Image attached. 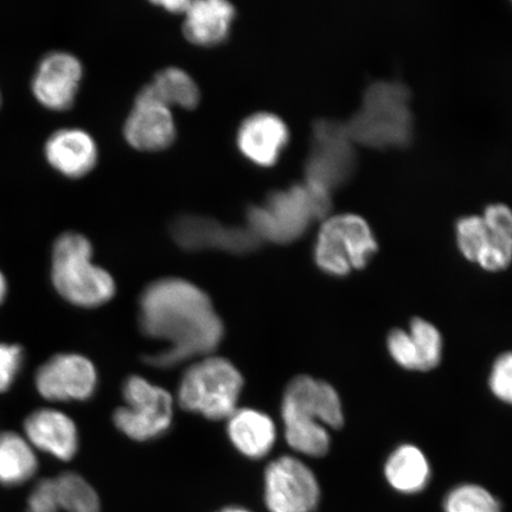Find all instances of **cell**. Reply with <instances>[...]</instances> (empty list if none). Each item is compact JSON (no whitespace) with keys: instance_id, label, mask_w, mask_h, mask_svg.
<instances>
[{"instance_id":"cb8c5ba5","label":"cell","mask_w":512,"mask_h":512,"mask_svg":"<svg viewBox=\"0 0 512 512\" xmlns=\"http://www.w3.org/2000/svg\"><path fill=\"white\" fill-rule=\"evenodd\" d=\"M142 91L168 107L176 105L191 110L200 102L197 83L184 70L175 67L160 70Z\"/></svg>"},{"instance_id":"3957f363","label":"cell","mask_w":512,"mask_h":512,"mask_svg":"<svg viewBox=\"0 0 512 512\" xmlns=\"http://www.w3.org/2000/svg\"><path fill=\"white\" fill-rule=\"evenodd\" d=\"M93 246L85 235L63 233L51 253V281L60 296L75 306L94 309L114 297L111 274L93 264Z\"/></svg>"},{"instance_id":"ba28073f","label":"cell","mask_w":512,"mask_h":512,"mask_svg":"<svg viewBox=\"0 0 512 512\" xmlns=\"http://www.w3.org/2000/svg\"><path fill=\"white\" fill-rule=\"evenodd\" d=\"M124 407L115 411V426L126 437L137 441L152 440L169 430L172 422V398L166 390L139 376L124 383Z\"/></svg>"},{"instance_id":"ac0fdd59","label":"cell","mask_w":512,"mask_h":512,"mask_svg":"<svg viewBox=\"0 0 512 512\" xmlns=\"http://www.w3.org/2000/svg\"><path fill=\"white\" fill-rule=\"evenodd\" d=\"M25 437L32 447L68 462L79 447L74 421L56 409L44 408L30 414L24 422Z\"/></svg>"},{"instance_id":"f1b7e54d","label":"cell","mask_w":512,"mask_h":512,"mask_svg":"<svg viewBox=\"0 0 512 512\" xmlns=\"http://www.w3.org/2000/svg\"><path fill=\"white\" fill-rule=\"evenodd\" d=\"M483 220L494 232L512 236V210L504 204H494L486 209Z\"/></svg>"},{"instance_id":"4316f807","label":"cell","mask_w":512,"mask_h":512,"mask_svg":"<svg viewBox=\"0 0 512 512\" xmlns=\"http://www.w3.org/2000/svg\"><path fill=\"white\" fill-rule=\"evenodd\" d=\"M490 388L499 400L512 405V352L502 355L494 364Z\"/></svg>"},{"instance_id":"9c48e42d","label":"cell","mask_w":512,"mask_h":512,"mask_svg":"<svg viewBox=\"0 0 512 512\" xmlns=\"http://www.w3.org/2000/svg\"><path fill=\"white\" fill-rule=\"evenodd\" d=\"M347 126L320 120L313 126L312 147L306 162L307 182L332 191L348 182L356 168V155Z\"/></svg>"},{"instance_id":"7402d4cb","label":"cell","mask_w":512,"mask_h":512,"mask_svg":"<svg viewBox=\"0 0 512 512\" xmlns=\"http://www.w3.org/2000/svg\"><path fill=\"white\" fill-rule=\"evenodd\" d=\"M384 476L396 491L418 494L430 482L431 467L418 447L403 445L390 454L384 466Z\"/></svg>"},{"instance_id":"8fae6325","label":"cell","mask_w":512,"mask_h":512,"mask_svg":"<svg viewBox=\"0 0 512 512\" xmlns=\"http://www.w3.org/2000/svg\"><path fill=\"white\" fill-rule=\"evenodd\" d=\"M35 382L38 393L49 401H85L94 394L98 375L88 358L61 354L37 370Z\"/></svg>"},{"instance_id":"4fadbf2b","label":"cell","mask_w":512,"mask_h":512,"mask_svg":"<svg viewBox=\"0 0 512 512\" xmlns=\"http://www.w3.org/2000/svg\"><path fill=\"white\" fill-rule=\"evenodd\" d=\"M27 512H100V499L85 478L66 472L35 486Z\"/></svg>"},{"instance_id":"2e32d148","label":"cell","mask_w":512,"mask_h":512,"mask_svg":"<svg viewBox=\"0 0 512 512\" xmlns=\"http://www.w3.org/2000/svg\"><path fill=\"white\" fill-rule=\"evenodd\" d=\"M388 349L394 361L407 370L428 371L438 366L443 339L434 325L415 318L411 331L394 330L388 337Z\"/></svg>"},{"instance_id":"30bf717a","label":"cell","mask_w":512,"mask_h":512,"mask_svg":"<svg viewBox=\"0 0 512 512\" xmlns=\"http://www.w3.org/2000/svg\"><path fill=\"white\" fill-rule=\"evenodd\" d=\"M265 497L271 512H312L320 489L315 473L299 459L280 457L265 472Z\"/></svg>"},{"instance_id":"d6a6232c","label":"cell","mask_w":512,"mask_h":512,"mask_svg":"<svg viewBox=\"0 0 512 512\" xmlns=\"http://www.w3.org/2000/svg\"><path fill=\"white\" fill-rule=\"evenodd\" d=\"M0 105H2V93H0Z\"/></svg>"},{"instance_id":"e0dca14e","label":"cell","mask_w":512,"mask_h":512,"mask_svg":"<svg viewBox=\"0 0 512 512\" xmlns=\"http://www.w3.org/2000/svg\"><path fill=\"white\" fill-rule=\"evenodd\" d=\"M290 131L283 119L272 113H255L241 124L238 131L240 151L260 166L277 163L284 151Z\"/></svg>"},{"instance_id":"83f0119b","label":"cell","mask_w":512,"mask_h":512,"mask_svg":"<svg viewBox=\"0 0 512 512\" xmlns=\"http://www.w3.org/2000/svg\"><path fill=\"white\" fill-rule=\"evenodd\" d=\"M23 363V349L19 345L0 344V393L15 382Z\"/></svg>"},{"instance_id":"44dd1931","label":"cell","mask_w":512,"mask_h":512,"mask_svg":"<svg viewBox=\"0 0 512 512\" xmlns=\"http://www.w3.org/2000/svg\"><path fill=\"white\" fill-rule=\"evenodd\" d=\"M228 435L233 445L251 459L264 458L277 439L270 416L254 409H240L229 418Z\"/></svg>"},{"instance_id":"52a82bcc","label":"cell","mask_w":512,"mask_h":512,"mask_svg":"<svg viewBox=\"0 0 512 512\" xmlns=\"http://www.w3.org/2000/svg\"><path fill=\"white\" fill-rule=\"evenodd\" d=\"M371 228L361 216L330 217L319 230L315 259L320 270L337 277L366 267L377 252Z\"/></svg>"},{"instance_id":"f546056e","label":"cell","mask_w":512,"mask_h":512,"mask_svg":"<svg viewBox=\"0 0 512 512\" xmlns=\"http://www.w3.org/2000/svg\"><path fill=\"white\" fill-rule=\"evenodd\" d=\"M191 2H177V0H172V2H159L157 3L159 6H162L165 10L171 12H185L189 8Z\"/></svg>"},{"instance_id":"8992f818","label":"cell","mask_w":512,"mask_h":512,"mask_svg":"<svg viewBox=\"0 0 512 512\" xmlns=\"http://www.w3.org/2000/svg\"><path fill=\"white\" fill-rule=\"evenodd\" d=\"M243 387L240 371L228 360L208 357L185 371L178 389V401L185 411L210 420L229 419Z\"/></svg>"},{"instance_id":"603a6c76","label":"cell","mask_w":512,"mask_h":512,"mask_svg":"<svg viewBox=\"0 0 512 512\" xmlns=\"http://www.w3.org/2000/svg\"><path fill=\"white\" fill-rule=\"evenodd\" d=\"M38 460L34 447L14 432L0 433V483L22 485L35 476Z\"/></svg>"},{"instance_id":"1f68e13d","label":"cell","mask_w":512,"mask_h":512,"mask_svg":"<svg viewBox=\"0 0 512 512\" xmlns=\"http://www.w3.org/2000/svg\"><path fill=\"white\" fill-rule=\"evenodd\" d=\"M220 512H251V511H247L245 509H240V508H227Z\"/></svg>"},{"instance_id":"5bb4252c","label":"cell","mask_w":512,"mask_h":512,"mask_svg":"<svg viewBox=\"0 0 512 512\" xmlns=\"http://www.w3.org/2000/svg\"><path fill=\"white\" fill-rule=\"evenodd\" d=\"M124 134L134 149L150 152L164 150L175 142V121L168 106L140 91L126 119Z\"/></svg>"},{"instance_id":"4dcf8cb0","label":"cell","mask_w":512,"mask_h":512,"mask_svg":"<svg viewBox=\"0 0 512 512\" xmlns=\"http://www.w3.org/2000/svg\"><path fill=\"white\" fill-rule=\"evenodd\" d=\"M6 293H8V283H6L4 274L0 272V304L3 303Z\"/></svg>"},{"instance_id":"484cf974","label":"cell","mask_w":512,"mask_h":512,"mask_svg":"<svg viewBox=\"0 0 512 512\" xmlns=\"http://www.w3.org/2000/svg\"><path fill=\"white\" fill-rule=\"evenodd\" d=\"M490 229L486 226L483 217H464L457 224V241L460 252L467 260L476 262L482 252Z\"/></svg>"},{"instance_id":"5b68a950","label":"cell","mask_w":512,"mask_h":512,"mask_svg":"<svg viewBox=\"0 0 512 512\" xmlns=\"http://www.w3.org/2000/svg\"><path fill=\"white\" fill-rule=\"evenodd\" d=\"M331 206V192L306 181L285 191H274L264 206L249 209V229L259 240L292 242L311 222L324 219Z\"/></svg>"},{"instance_id":"d4e9b609","label":"cell","mask_w":512,"mask_h":512,"mask_svg":"<svg viewBox=\"0 0 512 512\" xmlns=\"http://www.w3.org/2000/svg\"><path fill=\"white\" fill-rule=\"evenodd\" d=\"M445 512H502L496 497L482 486L463 484L446 496Z\"/></svg>"},{"instance_id":"7c38bea8","label":"cell","mask_w":512,"mask_h":512,"mask_svg":"<svg viewBox=\"0 0 512 512\" xmlns=\"http://www.w3.org/2000/svg\"><path fill=\"white\" fill-rule=\"evenodd\" d=\"M83 76L81 61L67 51H51L38 63L31 80L36 100L51 111H66L74 105Z\"/></svg>"},{"instance_id":"277c9868","label":"cell","mask_w":512,"mask_h":512,"mask_svg":"<svg viewBox=\"0 0 512 512\" xmlns=\"http://www.w3.org/2000/svg\"><path fill=\"white\" fill-rule=\"evenodd\" d=\"M352 142L373 149L411 142L413 120L408 89L399 82H376L364 93L360 110L345 124Z\"/></svg>"},{"instance_id":"6da1fadb","label":"cell","mask_w":512,"mask_h":512,"mask_svg":"<svg viewBox=\"0 0 512 512\" xmlns=\"http://www.w3.org/2000/svg\"><path fill=\"white\" fill-rule=\"evenodd\" d=\"M143 334L164 343L146 363L168 369L206 356L222 341L223 324L206 292L187 280L166 278L147 286L139 300Z\"/></svg>"},{"instance_id":"7a4b0ae2","label":"cell","mask_w":512,"mask_h":512,"mask_svg":"<svg viewBox=\"0 0 512 512\" xmlns=\"http://www.w3.org/2000/svg\"><path fill=\"white\" fill-rule=\"evenodd\" d=\"M281 415L288 445L309 457H323L328 453V427H342L344 421L336 390L329 383L305 375L288 383Z\"/></svg>"},{"instance_id":"ffe728a7","label":"cell","mask_w":512,"mask_h":512,"mask_svg":"<svg viewBox=\"0 0 512 512\" xmlns=\"http://www.w3.org/2000/svg\"><path fill=\"white\" fill-rule=\"evenodd\" d=\"M185 15V37L196 46L214 47L227 40L235 9L223 0H201L191 2Z\"/></svg>"},{"instance_id":"d6986e66","label":"cell","mask_w":512,"mask_h":512,"mask_svg":"<svg viewBox=\"0 0 512 512\" xmlns=\"http://www.w3.org/2000/svg\"><path fill=\"white\" fill-rule=\"evenodd\" d=\"M44 156L63 176L80 178L94 169L98 147L91 134L81 128H61L47 139Z\"/></svg>"},{"instance_id":"9a60e30c","label":"cell","mask_w":512,"mask_h":512,"mask_svg":"<svg viewBox=\"0 0 512 512\" xmlns=\"http://www.w3.org/2000/svg\"><path fill=\"white\" fill-rule=\"evenodd\" d=\"M179 246L191 249L220 248L232 253H248L259 246L251 229L224 228L206 217H181L172 227Z\"/></svg>"}]
</instances>
